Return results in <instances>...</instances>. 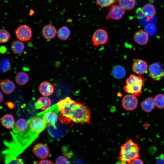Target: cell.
Masks as SVG:
<instances>
[{"instance_id":"obj_1","label":"cell","mask_w":164,"mask_h":164,"mask_svg":"<svg viewBox=\"0 0 164 164\" xmlns=\"http://www.w3.org/2000/svg\"><path fill=\"white\" fill-rule=\"evenodd\" d=\"M40 112L27 120L29 126L23 132L12 129L10 132L12 139L4 144L7 148L3 152L5 155V163H7L22 153L38 137L46 127Z\"/></svg>"},{"instance_id":"obj_2","label":"cell","mask_w":164,"mask_h":164,"mask_svg":"<svg viewBox=\"0 0 164 164\" xmlns=\"http://www.w3.org/2000/svg\"><path fill=\"white\" fill-rule=\"evenodd\" d=\"M60 114L75 123H89L91 112L84 103L72 100L69 97L61 99L56 103Z\"/></svg>"},{"instance_id":"obj_3","label":"cell","mask_w":164,"mask_h":164,"mask_svg":"<svg viewBox=\"0 0 164 164\" xmlns=\"http://www.w3.org/2000/svg\"><path fill=\"white\" fill-rule=\"evenodd\" d=\"M120 148L119 159L122 162L130 164L133 160L139 157L140 149L131 139L127 141Z\"/></svg>"},{"instance_id":"obj_4","label":"cell","mask_w":164,"mask_h":164,"mask_svg":"<svg viewBox=\"0 0 164 164\" xmlns=\"http://www.w3.org/2000/svg\"><path fill=\"white\" fill-rule=\"evenodd\" d=\"M145 79L141 75L137 76L132 74L126 79L123 89L124 91L136 97L142 93V88Z\"/></svg>"},{"instance_id":"obj_5","label":"cell","mask_w":164,"mask_h":164,"mask_svg":"<svg viewBox=\"0 0 164 164\" xmlns=\"http://www.w3.org/2000/svg\"><path fill=\"white\" fill-rule=\"evenodd\" d=\"M59 110L56 104L47 109L41 112L42 118L46 126H52L56 129V124L59 117Z\"/></svg>"},{"instance_id":"obj_6","label":"cell","mask_w":164,"mask_h":164,"mask_svg":"<svg viewBox=\"0 0 164 164\" xmlns=\"http://www.w3.org/2000/svg\"><path fill=\"white\" fill-rule=\"evenodd\" d=\"M148 71L149 76L154 80L159 81L164 77V67L159 62H156L151 64Z\"/></svg>"},{"instance_id":"obj_7","label":"cell","mask_w":164,"mask_h":164,"mask_svg":"<svg viewBox=\"0 0 164 164\" xmlns=\"http://www.w3.org/2000/svg\"><path fill=\"white\" fill-rule=\"evenodd\" d=\"M18 39L22 41L29 40L32 36V31L28 26L22 25L19 26L15 30Z\"/></svg>"},{"instance_id":"obj_8","label":"cell","mask_w":164,"mask_h":164,"mask_svg":"<svg viewBox=\"0 0 164 164\" xmlns=\"http://www.w3.org/2000/svg\"><path fill=\"white\" fill-rule=\"evenodd\" d=\"M108 39V34L104 29H100L96 30L93 33L92 38L93 44L95 46L105 44Z\"/></svg>"},{"instance_id":"obj_9","label":"cell","mask_w":164,"mask_h":164,"mask_svg":"<svg viewBox=\"0 0 164 164\" xmlns=\"http://www.w3.org/2000/svg\"><path fill=\"white\" fill-rule=\"evenodd\" d=\"M138 103V101L136 97L131 94L125 95L121 101L122 107L127 111L134 110L137 108Z\"/></svg>"},{"instance_id":"obj_10","label":"cell","mask_w":164,"mask_h":164,"mask_svg":"<svg viewBox=\"0 0 164 164\" xmlns=\"http://www.w3.org/2000/svg\"><path fill=\"white\" fill-rule=\"evenodd\" d=\"M125 13V10L120 5H112L109 8L108 14L106 18L114 20H118L123 16Z\"/></svg>"},{"instance_id":"obj_11","label":"cell","mask_w":164,"mask_h":164,"mask_svg":"<svg viewBox=\"0 0 164 164\" xmlns=\"http://www.w3.org/2000/svg\"><path fill=\"white\" fill-rule=\"evenodd\" d=\"M34 154L38 158L44 159L47 158L49 154V150L45 144L38 143L36 144L33 148Z\"/></svg>"},{"instance_id":"obj_12","label":"cell","mask_w":164,"mask_h":164,"mask_svg":"<svg viewBox=\"0 0 164 164\" xmlns=\"http://www.w3.org/2000/svg\"><path fill=\"white\" fill-rule=\"evenodd\" d=\"M147 63L144 60L136 59L134 62L132 67L133 71L137 74L141 75L146 73L148 70Z\"/></svg>"},{"instance_id":"obj_13","label":"cell","mask_w":164,"mask_h":164,"mask_svg":"<svg viewBox=\"0 0 164 164\" xmlns=\"http://www.w3.org/2000/svg\"><path fill=\"white\" fill-rule=\"evenodd\" d=\"M57 33L56 27L51 24H46L42 28L41 34L43 38L47 40L54 38Z\"/></svg>"},{"instance_id":"obj_14","label":"cell","mask_w":164,"mask_h":164,"mask_svg":"<svg viewBox=\"0 0 164 164\" xmlns=\"http://www.w3.org/2000/svg\"><path fill=\"white\" fill-rule=\"evenodd\" d=\"M0 87L2 91L6 94L12 93L15 89L14 82L8 79L2 80L0 81Z\"/></svg>"},{"instance_id":"obj_15","label":"cell","mask_w":164,"mask_h":164,"mask_svg":"<svg viewBox=\"0 0 164 164\" xmlns=\"http://www.w3.org/2000/svg\"><path fill=\"white\" fill-rule=\"evenodd\" d=\"M133 38L135 42L140 45H146L149 39L148 34L145 31L142 30L137 31L134 34Z\"/></svg>"},{"instance_id":"obj_16","label":"cell","mask_w":164,"mask_h":164,"mask_svg":"<svg viewBox=\"0 0 164 164\" xmlns=\"http://www.w3.org/2000/svg\"><path fill=\"white\" fill-rule=\"evenodd\" d=\"M39 89L40 94L45 97L51 95L54 91L53 85L47 81L42 82L39 85Z\"/></svg>"},{"instance_id":"obj_17","label":"cell","mask_w":164,"mask_h":164,"mask_svg":"<svg viewBox=\"0 0 164 164\" xmlns=\"http://www.w3.org/2000/svg\"><path fill=\"white\" fill-rule=\"evenodd\" d=\"M51 104L52 101L50 98L43 96L39 98L35 105L36 109L44 111L50 108Z\"/></svg>"},{"instance_id":"obj_18","label":"cell","mask_w":164,"mask_h":164,"mask_svg":"<svg viewBox=\"0 0 164 164\" xmlns=\"http://www.w3.org/2000/svg\"><path fill=\"white\" fill-rule=\"evenodd\" d=\"M1 122L2 126L6 129H11L15 124L14 116L11 114H6L2 117Z\"/></svg>"},{"instance_id":"obj_19","label":"cell","mask_w":164,"mask_h":164,"mask_svg":"<svg viewBox=\"0 0 164 164\" xmlns=\"http://www.w3.org/2000/svg\"><path fill=\"white\" fill-rule=\"evenodd\" d=\"M141 106L144 111L147 113L151 112L155 106L154 98L150 97L146 98L142 102Z\"/></svg>"},{"instance_id":"obj_20","label":"cell","mask_w":164,"mask_h":164,"mask_svg":"<svg viewBox=\"0 0 164 164\" xmlns=\"http://www.w3.org/2000/svg\"><path fill=\"white\" fill-rule=\"evenodd\" d=\"M142 11L144 16L148 18L153 17L156 13L155 6L150 3L144 5L142 9Z\"/></svg>"},{"instance_id":"obj_21","label":"cell","mask_w":164,"mask_h":164,"mask_svg":"<svg viewBox=\"0 0 164 164\" xmlns=\"http://www.w3.org/2000/svg\"><path fill=\"white\" fill-rule=\"evenodd\" d=\"M15 79L18 84L23 86L28 83L29 80V77L26 73L24 72H20L16 74Z\"/></svg>"},{"instance_id":"obj_22","label":"cell","mask_w":164,"mask_h":164,"mask_svg":"<svg viewBox=\"0 0 164 164\" xmlns=\"http://www.w3.org/2000/svg\"><path fill=\"white\" fill-rule=\"evenodd\" d=\"M25 48V46L24 43L20 40H15L11 45V50L15 54L22 53Z\"/></svg>"},{"instance_id":"obj_23","label":"cell","mask_w":164,"mask_h":164,"mask_svg":"<svg viewBox=\"0 0 164 164\" xmlns=\"http://www.w3.org/2000/svg\"><path fill=\"white\" fill-rule=\"evenodd\" d=\"M70 34V30L67 26L61 27L57 32L58 37L59 39L63 41L67 40Z\"/></svg>"},{"instance_id":"obj_24","label":"cell","mask_w":164,"mask_h":164,"mask_svg":"<svg viewBox=\"0 0 164 164\" xmlns=\"http://www.w3.org/2000/svg\"><path fill=\"white\" fill-rule=\"evenodd\" d=\"M119 4L125 10H132L135 6L136 0H119Z\"/></svg>"},{"instance_id":"obj_25","label":"cell","mask_w":164,"mask_h":164,"mask_svg":"<svg viewBox=\"0 0 164 164\" xmlns=\"http://www.w3.org/2000/svg\"><path fill=\"white\" fill-rule=\"evenodd\" d=\"M11 63L9 59L4 58L0 62V71L1 72H8L11 70Z\"/></svg>"},{"instance_id":"obj_26","label":"cell","mask_w":164,"mask_h":164,"mask_svg":"<svg viewBox=\"0 0 164 164\" xmlns=\"http://www.w3.org/2000/svg\"><path fill=\"white\" fill-rule=\"evenodd\" d=\"M125 69L121 66H116L113 69V75L116 78L121 79L123 78L125 76Z\"/></svg>"},{"instance_id":"obj_27","label":"cell","mask_w":164,"mask_h":164,"mask_svg":"<svg viewBox=\"0 0 164 164\" xmlns=\"http://www.w3.org/2000/svg\"><path fill=\"white\" fill-rule=\"evenodd\" d=\"M155 106L159 108H164V94H159L154 98Z\"/></svg>"},{"instance_id":"obj_28","label":"cell","mask_w":164,"mask_h":164,"mask_svg":"<svg viewBox=\"0 0 164 164\" xmlns=\"http://www.w3.org/2000/svg\"><path fill=\"white\" fill-rule=\"evenodd\" d=\"M11 37L10 34L4 28H0V43L7 42Z\"/></svg>"},{"instance_id":"obj_29","label":"cell","mask_w":164,"mask_h":164,"mask_svg":"<svg viewBox=\"0 0 164 164\" xmlns=\"http://www.w3.org/2000/svg\"><path fill=\"white\" fill-rule=\"evenodd\" d=\"M96 4L102 7H109L115 3L117 0H95Z\"/></svg>"},{"instance_id":"obj_30","label":"cell","mask_w":164,"mask_h":164,"mask_svg":"<svg viewBox=\"0 0 164 164\" xmlns=\"http://www.w3.org/2000/svg\"><path fill=\"white\" fill-rule=\"evenodd\" d=\"M145 31L149 35H152L155 33L157 30L156 26L152 23L147 24L145 27Z\"/></svg>"},{"instance_id":"obj_31","label":"cell","mask_w":164,"mask_h":164,"mask_svg":"<svg viewBox=\"0 0 164 164\" xmlns=\"http://www.w3.org/2000/svg\"><path fill=\"white\" fill-rule=\"evenodd\" d=\"M55 164H70V162L66 157L61 155L56 158Z\"/></svg>"},{"instance_id":"obj_32","label":"cell","mask_w":164,"mask_h":164,"mask_svg":"<svg viewBox=\"0 0 164 164\" xmlns=\"http://www.w3.org/2000/svg\"><path fill=\"white\" fill-rule=\"evenodd\" d=\"M58 119L59 121L63 124H68L72 121L70 118L61 114L59 115Z\"/></svg>"},{"instance_id":"obj_33","label":"cell","mask_w":164,"mask_h":164,"mask_svg":"<svg viewBox=\"0 0 164 164\" xmlns=\"http://www.w3.org/2000/svg\"><path fill=\"white\" fill-rule=\"evenodd\" d=\"M5 164H25L23 160L19 158H15L10 162Z\"/></svg>"},{"instance_id":"obj_34","label":"cell","mask_w":164,"mask_h":164,"mask_svg":"<svg viewBox=\"0 0 164 164\" xmlns=\"http://www.w3.org/2000/svg\"><path fill=\"white\" fill-rule=\"evenodd\" d=\"M155 164H164V154H161L157 158Z\"/></svg>"},{"instance_id":"obj_35","label":"cell","mask_w":164,"mask_h":164,"mask_svg":"<svg viewBox=\"0 0 164 164\" xmlns=\"http://www.w3.org/2000/svg\"><path fill=\"white\" fill-rule=\"evenodd\" d=\"M136 15L137 18L138 19H142L144 17L142 11V9L141 8H138L136 12Z\"/></svg>"},{"instance_id":"obj_36","label":"cell","mask_w":164,"mask_h":164,"mask_svg":"<svg viewBox=\"0 0 164 164\" xmlns=\"http://www.w3.org/2000/svg\"><path fill=\"white\" fill-rule=\"evenodd\" d=\"M130 164H144L143 161L139 158L133 160Z\"/></svg>"},{"instance_id":"obj_37","label":"cell","mask_w":164,"mask_h":164,"mask_svg":"<svg viewBox=\"0 0 164 164\" xmlns=\"http://www.w3.org/2000/svg\"><path fill=\"white\" fill-rule=\"evenodd\" d=\"M38 164H54L50 160L48 159L42 160L39 161Z\"/></svg>"},{"instance_id":"obj_38","label":"cell","mask_w":164,"mask_h":164,"mask_svg":"<svg viewBox=\"0 0 164 164\" xmlns=\"http://www.w3.org/2000/svg\"><path fill=\"white\" fill-rule=\"evenodd\" d=\"M5 104L10 109H13L15 106V104L11 102H6Z\"/></svg>"},{"instance_id":"obj_39","label":"cell","mask_w":164,"mask_h":164,"mask_svg":"<svg viewBox=\"0 0 164 164\" xmlns=\"http://www.w3.org/2000/svg\"><path fill=\"white\" fill-rule=\"evenodd\" d=\"M6 51V48L5 47L2 46L0 47V52L1 53H5Z\"/></svg>"},{"instance_id":"obj_40","label":"cell","mask_w":164,"mask_h":164,"mask_svg":"<svg viewBox=\"0 0 164 164\" xmlns=\"http://www.w3.org/2000/svg\"><path fill=\"white\" fill-rule=\"evenodd\" d=\"M3 99V95L2 93L0 91V104L2 102Z\"/></svg>"},{"instance_id":"obj_41","label":"cell","mask_w":164,"mask_h":164,"mask_svg":"<svg viewBox=\"0 0 164 164\" xmlns=\"http://www.w3.org/2000/svg\"><path fill=\"white\" fill-rule=\"evenodd\" d=\"M115 164H127V163L125 162H122L120 160L116 162Z\"/></svg>"},{"instance_id":"obj_42","label":"cell","mask_w":164,"mask_h":164,"mask_svg":"<svg viewBox=\"0 0 164 164\" xmlns=\"http://www.w3.org/2000/svg\"><path fill=\"white\" fill-rule=\"evenodd\" d=\"M34 12L33 10L32 9H31L30 11L29 15H32L33 14Z\"/></svg>"}]
</instances>
